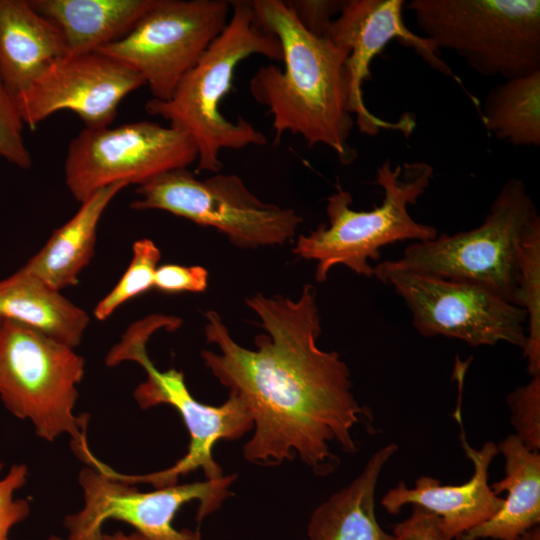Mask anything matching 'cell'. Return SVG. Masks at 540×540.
<instances>
[{
  "mask_svg": "<svg viewBox=\"0 0 540 540\" xmlns=\"http://www.w3.org/2000/svg\"><path fill=\"white\" fill-rule=\"evenodd\" d=\"M316 293L306 284L296 300L261 293L246 298L266 332L255 337V350L238 344L221 316L207 311L205 337L219 352L203 350L201 357L252 415L254 433L243 447L247 461L274 466L298 457L325 476L340 464L331 444L355 453L352 432L372 414L355 398L340 355L317 346L322 329Z\"/></svg>",
  "mask_w": 540,
  "mask_h": 540,
  "instance_id": "cell-1",
  "label": "cell"
},
{
  "mask_svg": "<svg viewBox=\"0 0 540 540\" xmlns=\"http://www.w3.org/2000/svg\"><path fill=\"white\" fill-rule=\"evenodd\" d=\"M250 2L255 24L278 39L283 54V70L262 66L249 82L254 100L272 115L275 139L290 132L309 147H329L343 164H350L356 151L348 143L354 126L349 112L348 52L328 37L308 31L288 2Z\"/></svg>",
  "mask_w": 540,
  "mask_h": 540,
  "instance_id": "cell-2",
  "label": "cell"
},
{
  "mask_svg": "<svg viewBox=\"0 0 540 540\" xmlns=\"http://www.w3.org/2000/svg\"><path fill=\"white\" fill-rule=\"evenodd\" d=\"M231 13L224 30L209 45L198 62L178 83L167 101L150 99L146 111L169 121L187 133L197 147V169L218 173L223 165L220 152L265 145V135L238 117L228 120L220 111L232 87L236 67L251 55L282 61L278 39L255 24L250 1H230Z\"/></svg>",
  "mask_w": 540,
  "mask_h": 540,
  "instance_id": "cell-3",
  "label": "cell"
},
{
  "mask_svg": "<svg viewBox=\"0 0 540 540\" xmlns=\"http://www.w3.org/2000/svg\"><path fill=\"white\" fill-rule=\"evenodd\" d=\"M433 168L425 162L392 167L384 161L376 171L374 184L382 188L380 205L369 211L351 208L352 196L338 187L327 200L329 225L321 224L300 235L293 253L316 262L315 279L326 281L330 270L343 265L365 277L374 276L370 261L380 259V249L395 242L427 241L438 236L435 227L417 222L409 213L430 186Z\"/></svg>",
  "mask_w": 540,
  "mask_h": 540,
  "instance_id": "cell-4",
  "label": "cell"
},
{
  "mask_svg": "<svg viewBox=\"0 0 540 540\" xmlns=\"http://www.w3.org/2000/svg\"><path fill=\"white\" fill-rule=\"evenodd\" d=\"M160 315L148 316L129 327L119 343L106 357L107 366L123 361H135L146 371L147 378L134 391L142 409L166 404L181 416L190 437L187 453L171 467L142 475L122 474L100 462L98 469L119 481L136 485L150 484L163 488L177 484L179 477L201 469L206 480H221L225 476L213 458V448L219 440H236L253 430V418L245 403L229 394L220 406H210L195 399L188 390L184 374L174 368L158 370L148 357L146 343L157 330L165 328Z\"/></svg>",
  "mask_w": 540,
  "mask_h": 540,
  "instance_id": "cell-5",
  "label": "cell"
},
{
  "mask_svg": "<svg viewBox=\"0 0 540 540\" xmlns=\"http://www.w3.org/2000/svg\"><path fill=\"white\" fill-rule=\"evenodd\" d=\"M424 37L486 77L540 71L539 0H412Z\"/></svg>",
  "mask_w": 540,
  "mask_h": 540,
  "instance_id": "cell-6",
  "label": "cell"
},
{
  "mask_svg": "<svg viewBox=\"0 0 540 540\" xmlns=\"http://www.w3.org/2000/svg\"><path fill=\"white\" fill-rule=\"evenodd\" d=\"M539 221L524 183L510 178L481 225L414 242L405 248L402 257L387 261L401 270L482 286L517 306L520 244Z\"/></svg>",
  "mask_w": 540,
  "mask_h": 540,
  "instance_id": "cell-7",
  "label": "cell"
},
{
  "mask_svg": "<svg viewBox=\"0 0 540 540\" xmlns=\"http://www.w3.org/2000/svg\"><path fill=\"white\" fill-rule=\"evenodd\" d=\"M85 360L73 348L19 323L0 322V399L14 416L29 419L49 442L72 438L80 457L89 451L88 416L73 412Z\"/></svg>",
  "mask_w": 540,
  "mask_h": 540,
  "instance_id": "cell-8",
  "label": "cell"
},
{
  "mask_svg": "<svg viewBox=\"0 0 540 540\" xmlns=\"http://www.w3.org/2000/svg\"><path fill=\"white\" fill-rule=\"evenodd\" d=\"M134 210H162L212 227L241 248L283 245L302 218L290 208L266 203L235 174L198 179L187 168L164 172L138 185Z\"/></svg>",
  "mask_w": 540,
  "mask_h": 540,
  "instance_id": "cell-9",
  "label": "cell"
},
{
  "mask_svg": "<svg viewBox=\"0 0 540 540\" xmlns=\"http://www.w3.org/2000/svg\"><path fill=\"white\" fill-rule=\"evenodd\" d=\"M374 276L391 285L425 337L445 336L470 346L499 342L526 344V313L482 286L401 270L388 261L374 267Z\"/></svg>",
  "mask_w": 540,
  "mask_h": 540,
  "instance_id": "cell-10",
  "label": "cell"
},
{
  "mask_svg": "<svg viewBox=\"0 0 540 540\" xmlns=\"http://www.w3.org/2000/svg\"><path fill=\"white\" fill-rule=\"evenodd\" d=\"M230 1L157 0L121 39L96 51L136 71L153 99L167 101L226 27Z\"/></svg>",
  "mask_w": 540,
  "mask_h": 540,
  "instance_id": "cell-11",
  "label": "cell"
},
{
  "mask_svg": "<svg viewBox=\"0 0 540 540\" xmlns=\"http://www.w3.org/2000/svg\"><path fill=\"white\" fill-rule=\"evenodd\" d=\"M197 147L185 132L138 121L111 128H84L69 143L65 184L83 202L99 189L124 182L143 184L197 161Z\"/></svg>",
  "mask_w": 540,
  "mask_h": 540,
  "instance_id": "cell-12",
  "label": "cell"
},
{
  "mask_svg": "<svg viewBox=\"0 0 540 540\" xmlns=\"http://www.w3.org/2000/svg\"><path fill=\"white\" fill-rule=\"evenodd\" d=\"M236 475L221 480L171 485L141 492L135 485L114 479L89 467L81 470L79 483L84 506L65 519L67 540H103V524L110 519L126 522L147 540H201L198 531L179 530L173 520L180 508L198 501L196 520L215 512L230 496Z\"/></svg>",
  "mask_w": 540,
  "mask_h": 540,
  "instance_id": "cell-13",
  "label": "cell"
},
{
  "mask_svg": "<svg viewBox=\"0 0 540 540\" xmlns=\"http://www.w3.org/2000/svg\"><path fill=\"white\" fill-rule=\"evenodd\" d=\"M145 85L133 69L102 52L64 55L15 97L19 115L31 129L55 112H74L85 128L109 127L121 101Z\"/></svg>",
  "mask_w": 540,
  "mask_h": 540,
  "instance_id": "cell-14",
  "label": "cell"
},
{
  "mask_svg": "<svg viewBox=\"0 0 540 540\" xmlns=\"http://www.w3.org/2000/svg\"><path fill=\"white\" fill-rule=\"evenodd\" d=\"M403 0H348L329 26L326 37L348 52L349 112L360 132L375 135L381 129L412 130V122L390 123L369 111L363 99V82L370 77L372 60L392 40L415 51L432 69L461 83L439 56L434 43L418 36L403 21Z\"/></svg>",
  "mask_w": 540,
  "mask_h": 540,
  "instance_id": "cell-15",
  "label": "cell"
},
{
  "mask_svg": "<svg viewBox=\"0 0 540 540\" xmlns=\"http://www.w3.org/2000/svg\"><path fill=\"white\" fill-rule=\"evenodd\" d=\"M460 441L467 458L473 464V475L461 485H443L431 476H420L414 486L403 481L389 489L381 498L382 507L389 514H398L406 505L419 506L439 518L440 529L446 540L458 539L470 529L490 519L502 506L503 498L488 484L489 467L499 454L497 445L485 442L478 450L469 445L461 424Z\"/></svg>",
  "mask_w": 540,
  "mask_h": 540,
  "instance_id": "cell-16",
  "label": "cell"
},
{
  "mask_svg": "<svg viewBox=\"0 0 540 540\" xmlns=\"http://www.w3.org/2000/svg\"><path fill=\"white\" fill-rule=\"evenodd\" d=\"M64 55L59 31L28 0H0V76L14 98Z\"/></svg>",
  "mask_w": 540,
  "mask_h": 540,
  "instance_id": "cell-17",
  "label": "cell"
},
{
  "mask_svg": "<svg viewBox=\"0 0 540 540\" xmlns=\"http://www.w3.org/2000/svg\"><path fill=\"white\" fill-rule=\"evenodd\" d=\"M504 457V477L490 485L496 495L507 496L488 520L457 540H519L540 523V454L526 448L514 435L497 445Z\"/></svg>",
  "mask_w": 540,
  "mask_h": 540,
  "instance_id": "cell-18",
  "label": "cell"
},
{
  "mask_svg": "<svg viewBox=\"0 0 540 540\" xmlns=\"http://www.w3.org/2000/svg\"><path fill=\"white\" fill-rule=\"evenodd\" d=\"M59 31L66 55L98 50L124 37L157 0H28Z\"/></svg>",
  "mask_w": 540,
  "mask_h": 540,
  "instance_id": "cell-19",
  "label": "cell"
},
{
  "mask_svg": "<svg viewBox=\"0 0 540 540\" xmlns=\"http://www.w3.org/2000/svg\"><path fill=\"white\" fill-rule=\"evenodd\" d=\"M397 450L395 443L379 448L356 478L314 509L307 527L309 540H398L382 529L375 513L380 474Z\"/></svg>",
  "mask_w": 540,
  "mask_h": 540,
  "instance_id": "cell-20",
  "label": "cell"
},
{
  "mask_svg": "<svg viewBox=\"0 0 540 540\" xmlns=\"http://www.w3.org/2000/svg\"><path fill=\"white\" fill-rule=\"evenodd\" d=\"M127 186L124 182L108 185L81 202L75 214L52 233L23 268L59 291L77 285L79 274L94 255L104 211Z\"/></svg>",
  "mask_w": 540,
  "mask_h": 540,
  "instance_id": "cell-21",
  "label": "cell"
},
{
  "mask_svg": "<svg viewBox=\"0 0 540 540\" xmlns=\"http://www.w3.org/2000/svg\"><path fill=\"white\" fill-rule=\"evenodd\" d=\"M0 320H9L75 349L89 324L80 307L23 267L0 280Z\"/></svg>",
  "mask_w": 540,
  "mask_h": 540,
  "instance_id": "cell-22",
  "label": "cell"
},
{
  "mask_svg": "<svg viewBox=\"0 0 540 540\" xmlns=\"http://www.w3.org/2000/svg\"><path fill=\"white\" fill-rule=\"evenodd\" d=\"M482 120L489 133L515 146L540 145V71L505 79L484 101Z\"/></svg>",
  "mask_w": 540,
  "mask_h": 540,
  "instance_id": "cell-23",
  "label": "cell"
},
{
  "mask_svg": "<svg viewBox=\"0 0 540 540\" xmlns=\"http://www.w3.org/2000/svg\"><path fill=\"white\" fill-rule=\"evenodd\" d=\"M517 306L526 313L523 355L528 373H540V221L525 234L518 255Z\"/></svg>",
  "mask_w": 540,
  "mask_h": 540,
  "instance_id": "cell-24",
  "label": "cell"
},
{
  "mask_svg": "<svg viewBox=\"0 0 540 540\" xmlns=\"http://www.w3.org/2000/svg\"><path fill=\"white\" fill-rule=\"evenodd\" d=\"M132 252L131 262L120 280L95 306L97 320L109 318L122 304L153 288L160 249L152 240L143 238L133 243Z\"/></svg>",
  "mask_w": 540,
  "mask_h": 540,
  "instance_id": "cell-25",
  "label": "cell"
},
{
  "mask_svg": "<svg viewBox=\"0 0 540 540\" xmlns=\"http://www.w3.org/2000/svg\"><path fill=\"white\" fill-rule=\"evenodd\" d=\"M514 435L531 451L540 450V373L507 396Z\"/></svg>",
  "mask_w": 540,
  "mask_h": 540,
  "instance_id": "cell-26",
  "label": "cell"
},
{
  "mask_svg": "<svg viewBox=\"0 0 540 540\" xmlns=\"http://www.w3.org/2000/svg\"><path fill=\"white\" fill-rule=\"evenodd\" d=\"M23 127L15 98L0 76V157L21 169H29L32 156L24 142Z\"/></svg>",
  "mask_w": 540,
  "mask_h": 540,
  "instance_id": "cell-27",
  "label": "cell"
},
{
  "mask_svg": "<svg viewBox=\"0 0 540 540\" xmlns=\"http://www.w3.org/2000/svg\"><path fill=\"white\" fill-rule=\"evenodd\" d=\"M2 468L0 463V474ZM27 476L28 469L24 464H14L5 476L0 475V540H12L11 529L30 513L27 500L14 498L15 492L25 485Z\"/></svg>",
  "mask_w": 540,
  "mask_h": 540,
  "instance_id": "cell-28",
  "label": "cell"
},
{
  "mask_svg": "<svg viewBox=\"0 0 540 540\" xmlns=\"http://www.w3.org/2000/svg\"><path fill=\"white\" fill-rule=\"evenodd\" d=\"M208 286L206 268L194 265L164 264L155 272L153 288L165 293H201Z\"/></svg>",
  "mask_w": 540,
  "mask_h": 540,
  "instance_id": "cell-29",
  "label": "cell"
},
{
  "mask_svg": "<svg viewBox=\"0 0 540 540\" xmlns=\"http://www.w3.org/2000/svg\"><path fill=\"white\" fill-rule=\"evenodd\" d=\"M345 1L336 0H295L288 1L301 24L311 33L326 37L329 26L337 16Z\"/></svg>",
  "mask_w": 540,
  "mask_h": 540,
  "instance_id": "cell-30",
  "label": "cell"
},
{
  "mask_svg": "<svg viewBox=\"0 0 540 540\" xmlns=\"http://www.w3.org/2000/svg\"><path fill=\"white\" fill-rule=\"evenodd\" d=\"M398 540H446L433 513L416 505L409 517L394 526Z\"/></svg>",
  "mask_w": 540,
  "mask_h": 540,
  "instance_id": "cell-31",
  "label": "cell"
},
{
  "mask_svg": "<svg viewBox=\"0 0 540 540\" xmlns=\"http://www.w3.org/2000/svg\"><path fill=\"white\" fill-rule=\"evenodd\" d=\"M103 540H147L143 535L138 532H132L130 534L117 531L112 534H103Z\"/></svg>",
  "mask_w": 540,
  "mask_h": 540,
  "instance_id": "cell-32",
  "label": "cell"
},
{
  "mask_svg": "<svg viewBox=\"0 0 540 540\" xmlns=\"http://www.w3.org/2000/svg\"><path fill=\"white\" fill-rule=\"evenodd\" d=\"M519 540H540V527L535 526L524 533Z\"/></svg>",
  "mask_w": 540,
  "mask_h": 540,
  "instance_id": "cell-33",
  "label": "cell"
},
{
  "mask_svg": "<svg viewBox=\"0 0 540 540\" xmlns=\"http://www.w3.org/2000/svg\"><path fill=\"white\" fill-rule=\"evenodd\" d=\"M47 540H63L56 535H50Z\"/></svg>",
  "mask_w": 540,
  "mask_h": 540,
  "instance_id": "cell-34",
  "label": "cell"
},
{
  "mask_svg": "<svg viewBox=\"0 0 540 540\" xmlns=\"http://www.w3.org/2000/svg\"><path fill=\"white\" fill-rule=\"evenodd\" d=\"M0 322H1V320H0Z\"/></svg>",
  "mask_w": 540,
  "mask_h": 540,
  "instance_id": "cell-35",
  "label": "cell"
}]
</instances>
